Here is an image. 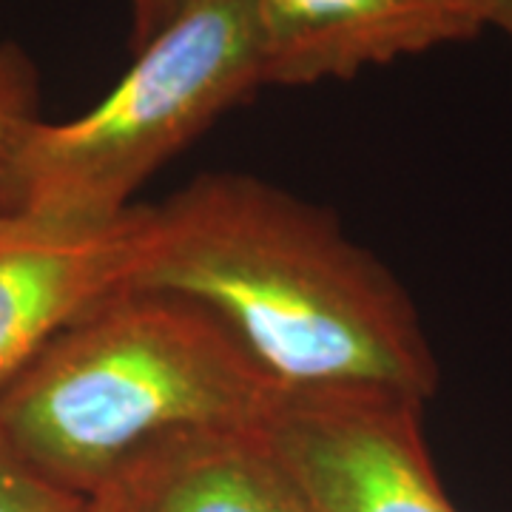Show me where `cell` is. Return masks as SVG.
<instances>
[{"label": "cell", "mask_w": 512, "mask_h": 512, "mask_svg": "<svg viewBox=\"0 0 512 512\" xmlns=\"http://www.w3.org/2000/svg\"><path fill=\"white\" fill-rule=\"evenodd\" d=\"M134 288L200 302L285 393L424 402L439 362L402 282L328 211L248 174H202L154 205Z\"/></svg>", "instance_id": "obj_1"}, {"label": "cell", "mask_w": 512, "mask_h": 512, "mask_svg": "<svg viewBox=\"0 0 512 512\" xmlns=\"http://www.w3.org/2000/svg\"><path fill=\"white\" fill-rule=\"evenodd\" d=\"M282 396L200 302L128 285L0 387V436L35 473L89 501L148 444L268 424Z\"/></svg>", "instance_id": "obj_2"}, {"label": "cell", "mask_w": 512, "mask_h": 512, "mask_svg": "<svg viewBox=\"0 0 512 512\" xmlns=\"http://www.w3.org/2000/svg\"><path fill=\"white\" fill-rule=\"evenodd\" d=\"M262 86L251 0H188L97 106L26 128L0 180V205L114 220L134 208L148 177Z\"/></svg>", "instance_id": "obj_3"}, {"label": "cell", "mask_w": 512, "mask_h": 512, "mask_svg": "<svg viewBox=\"0 0 512 512\" xmlns=\"http://www.w3.org/2000/svg\"><path fill=\"white\" fill-rule=\"evenodd\" d=\"M311 512H458L424 439V402L376 390L285 393L265 424Z\"/></svg>", "instance_id": "obj_4"}, {"label": "cell", "mask_w": 512, "mask_h": 512, "mask_svg": "<svg viewBox=\"0 0 512 512\" xmlns=\"http://www.w3.org/2000/svg\"><path fill=\"white\" fill-rule=\"evenodd\" d=\"M151 237L154 205L103 222L0 205V387L60 330L134 285Z\"/></svg>", "instance_id": "obj_5"}, {"label": "cell", "mask_w": 512, "mask_h": 512, "mask_svg": "<svg viewBox=\"0 0 512 512\" xmlns=\"http://www.w3.org/2000/svg\"><path fill=\"white\" fill-rule=\"evenodd\" d=\"M265 86L350 80L484 29L470 0H251Z\"/></svg>", "instance_id": "obj_6"}, {"label": "cell", "mask_w": 512, "mask_h": 512, "mask_svg": "<svg viewBox=\"0 0 512 512\" xmlns=\"http://www.w3.org/2000/svg\"><path fill=\"white\" fill-rule=\"evenodd\" d=\"M86 512H311L265 424L185 430L131 456Z\"/></svg>", "instance_id": "obj_7"}, {"label": "cell", "mask_w": 512, "mask_h": 512, "mask_svg": "<svg viewBox=\"0 0 512 512\" xmlns=\"http://www.w3.org/2000/svg\"><path fill=\"white\" fill-rule=\"evenodd\" d=\"M37 72L15 43L0 40V180L37 114Z\"/></svg>", "instance_id": "obj_8"}, {"label": "cell", "mask_w": 512, "mask_h": 512, "mask_svg": "<svg viewBox=\"0 0 512 512\" xmlns=\"http://www.w3.org/2000/svg\"><path fill=\"white\" fill-rule=\"evenodd\" d=\"M89 501L35 473L0 436V512H86Z\"/></svg>", "instance_id": "obj_9"}, {"label": "cell", "mask_w": 512, "mask_h": 512, "mask_svg": "<svg viewBox=\"0 0 512 512\" xmlns=\"http://www.w3.org/2000/svg\"><path fill=\"white\" fill-rule=\"evenodd\" d=\"M188 0H128L131 9V52L146 46L163 26H168L174 15Z\"/></svg>", "instance_id": "obj_10"}, {"label": "cell", "mask_w": 512, "mask_h": 512, "mask_svg": "<svg viewBox=\"0 0 512 512\" xmlns=\"http://www.w3.org/2000/svg\"><path fill=\"white\" fill-rule=\"evenodd\" d=\"M484 26H495L512 43V0H470Z\"/></svg>", "instance_id": "obj_11"}, {"label": "cell", "mask_w": 512, "mask_h": 512, "mask_svg": "<svg viewBox=\"0 0 512 512\" xmlns=\"http://www.w3.org/2000/svg\"><path fill=\"white\" fill-rule=\"evenodd\" d=\"M86 510H89V507H86Z\"/></svg>", "instance_id": "obj_12"}]
</instances>
